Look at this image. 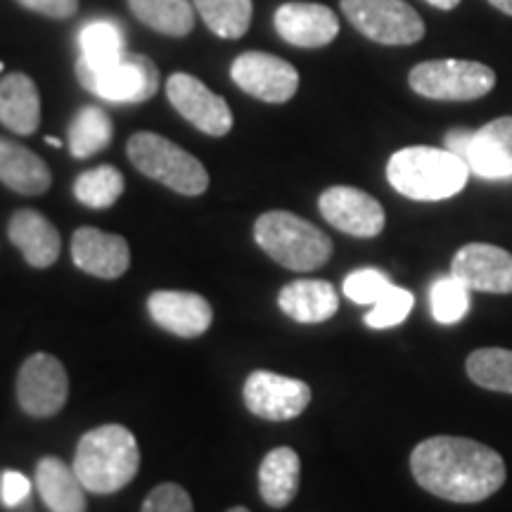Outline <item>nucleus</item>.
I'll return each mask as SVG.
<instances>
[{
    "label": "nucleus",
    "instance_id": "nucleus-1",
    "mask_svg": "<svg viewBox=\"0 0 512 512\" xmlns=\"http://www.w3.org/2000/svg\"><path fill=\"white\" fill-rule=\"evenodd\" d=\"M422 489L451 503H482L505 484V463L491 446L465 437H430L411 453Z\"/></svg>",
    "mask_w": 512,
    "mask_h": 512
},
{
    "label": "nucleus",
    "instance_id": "nucleus-2",
    "mask_svg": "<svg viewBox=\"0 0 512 512\" xmlns=\"http://www.w3.org/2000/svg\"><path fill=\"white\" fill-rule=\"evenodd\" d=\"M72 467L86 491L117 494L138 475V441L124 425L95 427L81 437Z\"/></svg>",
    "mask_w": 512,
    "mask_h": 512
},
{
    "label": "nucleus",
    "instance_id": "nucleus-3",
    "mask_svg": "<svg viewBox=\"0 0 512 512\" xmlns=\"http://www.w3.org/2000/svg\"><path fill=\"white\" fill-rule=\"evenodd\" d=\"M387 178L408 200L439 202L458 195L470 178V166L446 147H403L387 164Z\"/></svg>",
    "mask_w": 512,
    "mask_h": 512
},
{
    "label": "nucleus",
    "instance_id": "nucleus-4",
    "mask_svg": "<svg viewBox=\"0 0 512 512\" xmlns=\"http://www.w3.org/2000/svg\"><path fill=\"white\" fill-rule=\"evenodd\" d=\"M254 240L290 271H316L332 256V240L292 211H266L254 223Z\"/></svg>",
    "mask_w": 512,
    "mask_h": 512
},
{
    "label": "nucleus",
    "instance_id": "nucleus-5",
    "mask_svg": "<svg viewBox=\"0 0 512 512\" xmlns=\"http://www.w3.org/2000/svg\"><path fill=\"white\" fill-rule=\"evenodd\" d=\"M128 159L140 174L166 185L178 195L197 197L209 188V174L200 159L159 133H133L128 140Z\"/></svg>",
    "mask_w": 512,
    "mask_h": 512
},
{
    "label": "nucleus",
    "instance_id": "nucleus-6",
    "mask_svg": "<svg viewBox=\"0 0 512 512\" xmlns=\"http://www.w3.org/2000/svg\"><path fill=\"white\" fill-rule=\"evenodd\" d=\"M76 76L88 93L107 102H138L152 100L159 91V69L150 57L124 50L110 62H88L79 57Z\"/></svg>",
    "mask_w": 512,
    "mask_h": 512
},
{
    "label": "nucleus",
    "instance_id": "nucleus-7",
    "mask_svg": "<svg viewBox=\"0 0 512 512\" xmlns=\"http://www.w3.org/2000/svg\"><path fill=\"white\" fill-rule=\"evenodd\" d=\"M408 83L422 98L467 102L494 91L496 72L472 60H430L411 69Z\"/></svg>",
    "mask_w": 512,
    "mask_h": 512
},
{
    "label": "nucleus",
    "instance_id": "nucleus-8",
    "mask_svg": "<svg viewBox=\"0 0 512 512\" xmlns=\"http://www.w3.org/2000/svg\"><path fill=\"white\" fill-rule=\"evenodd\" d=\"M342 12L370 41L411 46L425 36V24L406 0H342Z\"/></svg>",
    "mask_w": 512,
    "mask_h": 512
},
{
    "label": "nucleus",
    "instance_id": "nucleus-9",
    "mask_svg": "<svg viewBox=\"0 0 512 512\" xmlns=\"http://www.w3.org/2000/svg\"><path fill=\"white\" fill-rule=\"evenodd\" d=\"M69 396L67 370L55 356L34 354L22 363L17 375V401L31 418L60 413Z\"/></svg>",
    "mask_w": 512,
    "mask_h": 512
},
{
    "label": "nucleus",
    "instance_id": "nucleus-10",
    "mask_svg": "<svg viewBox=\"0 0 512 512\" xmlns=\"http://www.w3.org/2000/svg\"><path fill=\"white\" fill-rule=\"evenodd\" d=\"M242 396H245V406L256 418L285 422L299 418L309 408L311 387L302 380L271 373V370H254L247 377Z\"/></svg>",
    "mask_w": 512,
    "mask_h": 512
},
{
    "label": "nucleus",
    "instance_id": "nucleus-11",
    "mask_svg": "<svg viewBox=\"0 0 512 512\" xmlns=\"http://www.w3.org/2000/svg\"><path fill=\"white\" fill-rule=\"evenodd\" d=\"M166 95L174 110L207 136L221 138L233 128V112L228 102L209 91L197 76L183 72L171 74L166 81Z\"/></svg>",
    "mask_w": 512,
    "mask_h": 512
},
{
    "label": "nucleus",
    "instance_id": "nucleus-12",
    "mask_svg": "<svg viewBox=\"0 0 512 512\" xmlns=\"http://www.w3.org/2000/svg\"><path fill=\"white\" fill-rule=\"evenodd\" d=\"M230 76L252 98L273 102V105L287 102L299 88V72L290 62H285L283 57L259 53V50H249L235 57Z\"/></svg>",
    "mask_w": 512,
    "mask_h": 512
},
{
    "label": "nucleus",
    "instance_id": "nucleus-13",
    "mask_svg": "<svg viewBox=\"0 0 512 512\" xmlns=\"http://www.w3.org/2000/svg\"><path fill=\"white\" fill-rule=\"evenodd\" d=\"M318 209L323 219L332 228L354 238H375L384 228V209L368 192L349 188V185H335L320 195Z\"/></svg>",
    "mask_w": 512,
    "mask_h": 512
},
{
    "label": "nucleus",
    "instance_id": "nucleus-14",
    "mask_svg": "<svg viewBox=\"0 0 512 512\" xmlns=\"http://www.w3.org/2000/svg\"><path fill=\"white\" fill-rule=\"evenodd\" d=\"M451 275L470 292L512 294V254L486 242H470L453 256Z\"/></svg>",
    "mask_w": 512,
    "mask_h": 512
},
{
    "label": "nucleus",
    "instance_id": "nucleus-15",
    "mask_svg": "<svg viewBox=\"0 0 512 512\" xmlns=\"http://www.w3.org/2000/svg\"><path fill=\"white\" fill-rule=\"evenodd\" d=\"M74 264L83 273L102 280H117L131 266V249L121 235L100 228H79L72 238Z\"/></svg>",
    "mask_w": 512,
    "mask_h": 512
},
{
    "label": "nucleus",
    "instance_id": "nucleus-16",
    "mask_svg": "<svg viewBox=\"0 0 512 512\" xmlns=\"http://www.w3.org/2000/svg\"><path fill=\"white\" fill-rule=\"evenodd\" d=\"M147 311L159 328L178 337H200L214 320L211 304L195 292H152L147 299Z\"/></svg>",
    "mask_w": 512,
    "mask_h": 512
},
{
    "label": "nucleus",
    "instance_id": "nucleus-17",
    "mask_svg": "<svg viewBox=\"0 0 512 512\" xmlns=\"http://www.w3.org/2000/svg\"><path fill=\"white\" fill-rule=\"evenodd\" d=\"M275 31L290 46L323 48L339 34V19L328 5L285 3L275 12Z\"/></svg>",
    "mask_w": 512,
    "mask_h": 512
},
{
    "label": "nucleus",
    "instance_id": "nucleus-18",
    "mask_svg": "<svg viewBox=\"0 0 512 512\" xmlns=\"http://www.w3.org/2000/svg\"><path fill=\"white\" fill-rule=\"evenodd\" d=\"M465 164L486 181L512 178V117L494 119L472 133Z\"/></svg>",
    "mask_w": 512,
    "mask_h": 512
},
{
    "label": "nucleus",
    "instance_id": "nucleus-19",
    "mask_svg": "<svg viewBox=\"0 0 512 512\" xmlns=\"http://www.w3.org/2000/svg\"><path fill=\"white\" fill-rule=\"evenodd\" d=\"M8 238L24 254L29 266L48 268L60 256L62 238L46 216L34 209H19L8 223Z\"/></svg>",
    "mask_w": 512,
    "mask_h": 512
},
{
    "label": "nucleus",
    "instance_id": "nucleus-20",
    "mask_svg": "<svg viewBox=\"0 0 512 512\" xmlns=\"http://www.w3.org/2000/svg\"><path fill=\"white\" fill-rule=\"evenodd\" d=\"M278 306L297 323H325L339 309V294L328 280L302 278L280 290Z\"/></svg>",
    "mask_w": 512,
    "mask_h": 512
},
{
    "label": "nucleus",
    "instance_id": "nucleus-21",
    "mask_svg": "<svg viewBox=\"0 0 512 512\" xmlns=\"http://www.w3.org/2000/svg\"><path fill=\"white\" fill-rule=\"evenodd\" d=\"M0 124L17 136H31L41 124V95L27 74H8L0 81Z\"/></svg>",
    "mask_w": 512,
    "mask_h": 512
},
{
    "label": "nucleus",
    "instance_id": "nucleus-22",
    "mask_svg": "<svg viewBox=\"0 0 512 512\" xmlns=\"http://www.w3.org/2000/svg\"><path fill=\"white\" fill-rule=\"evenodd\" d=\"M0 183L19 195H43L53 176L36 152L10 138H0Z\"/></svg>",
    "mask_w": 512,
    "mask_h": 512
},
{
    "label": "nucleus",
    "instance_id": "nucleus-23",
    "mask_svg": "<svg viewBox=\"0 0 512 512\" xmlns=\"http://www.w3.org/2000/svg\"><path fill=\"white\" fill-rule=\"evenodd\" d=\"M36 489L50 512H86V486L60 458L48 456L38 463Z\"/></svg>",
    "mask_w": 512,
    "mask_h": 512
},
{
    "label": "nucleus",
    "instance_id": "nucleus-24",
    "mask_svg": "<svg viewBox=\"0 0 512 512\" xmlns=\"http://www.w3.org/2000/svg\"><path fill=\"white\" fill-rule=\"evenodd\" d=\"M299 475H302V460L290 446H278L259 467V494L271 508H285L297 498Z\"/></svg>",
    "mask_w": 512,
    "mask_h": 512
},
{
    "label": "nucleus",
    "instance_id": "nucleus-25",
    "mask_svg": "<svg viewBox=\"0 0 512 512\" xmlns=\"http://www.w3.org/2000/svg\"><path fill=\"white\" fill-rule=\"evenodd\" d=\"M128 8L145 27L166 36H188L195 27L190 0H128Z\"/></svg>",
    "mask_w": 512,
    "mask_h": 512
},
{
    "label": "nucleus",
    "instance_id": "nucleus-26",
    "mask_svg": "<svg viewBox=\"0 0 512 512\" xmlns=\"http://www.w3.org/2000/svg\"><path fill=\"white\" fill-rule=\"evenodd\" d=\"M112 133V119L102 107H81L72 124H69V152L76 159L98 155L100 150H105L112 143Z\"/></svg>",
    "mask_w": 512,
    "mask_h": 512
},
{
    "label": "nucleus",
    "instance_id": "nucleus-27",
    "mask_svg": "<svg viewBox=\"0 0 512 512\" xmlns=\"http://www.w3.org/2000/svg\"><path fill=\"white\" fill-rule=\"evenodd\" d=\"M467 377L491 392L512 394V351L510 349H477L465 361Z\"/></svg>",
    "mask_w": 512,
    "mask_h": 512
},
{
    "label": "nucleus",
    "instance_id": "nucleus-28",
    "mask_svg": "<svg viewBox=\"0 0 512 512\" xmlns=\"http://www.w3.org/2000/svg\"><path fill=\"white\" fill-rule=\"evenodd\" d=\"M204 24L221 38H240L252 24V0H192Z\"/></svg>",
    "mask_w": 512,
    "mask_h": 512
},
{
    "label": "nucleus",
    "instance_id": "nucleus-29",
    "mask_svg": "<svg viewBox=\"0 0 512 512\" xmlns=\"http://www.w3.org/2000/svg\"><path fill=\"white\" fill-rule=\"evenodd\" d=\"M124 192V176L117 166L102 164L91 171H83L74 183V197L91 209H107Z\"/></svg>",
    "mask_w": 512,
    "mask_h": 512
},
{
    "label": "nucleus",
    "instance_id": "nucleus-30",
    "mask_svg": "<svg viewBox=\"0 0 512 512\" xmlns=\"http://www.w3.org/2000/svg\"><path fill=\"white\" fill-rule=\"evenodd\" d=\"M432 316L441 325L460 323L470 311V290L456 275H441L430 290Z\"/></svg>",
    "mask_w": 512,
    "mask_h": 512
},
{
    "label": "nucleus",
    "instance_id": "nucleus-31",
    "mask_svg": "<svg viewBox=\"0 0 512 512\" xmlns=\"http://www.w3.org/2000/svg\"><path fill=\"white\" fill-rule=\"evenodd\" d=\"M81 57L88 62H110L124 53L121 31L112 22H91L81 29L79 36Z\"/></svg>",
    "mask_w": 512,
    "mask_h": 512
},
{
    "label": "nucleus",
    "instance_id": "nucleus-32",
    "mask_svg": "<svg viewBox=\"0 0 512 512\" xmlns=\"http://www.w3.org/2000/svg\"><path fill=\"white\" fill-rule=\"evenodd\" d=\"M415 304L413 294L406 290V287H392L380 302L373 304V309L366 313V325L373 330H387L394 328V325L403 323L408 318Z\"/></svg>",
    "mask_w": 512,
    "mask_h": 512
},
{
    "label": "nucleus",
    "instance_id": "nucleus-33",
    "mask_svg": "<svg viewBox=\"0 0 512 512\" xmlns=\"http://www.w3.org/2000/svg\"><path fill=\"white\" fill-rule=\"evenodd\" d=\"M392 287H394L392 280H389L382 271H377V268H361V271H354L351 275H347L342 290L351 302L373 306L380 302Z\"/></svg>",
    "mask_w": 512,
    "mask_h": 512
},
{
    "label": "nucleus",
    "instance_id": "nucleus-34",
    "mask_svg": "<svg viewBox=\"0 0 512 512\" xmlns=\"http://www.w3.org/2000/svg\"><path fill=\"white\" fill-rule=\"evenodd\" d=\"M140 512H195V508H192V498L183 486L166 482L150 491Z\"/></svg>",
    "mask_w": 512,
    "mask_h": 512
},
{
    "label": "nucleus",
    "instance_id": "nucleus-35",
    "mask_svg": "<svg viewBox=\"0 0 512 512\" xmlns=\"http://www.w3.org/2000/svg\"><path fill=\"white\" fill-rule=\"evenodd\" d=\"M31 494V482L22 472L17 470H5L0 475V501H3L5 508H17L27 501Z\"/></svg>",
    "mask_w": 512,
    "mask_h": 512
},
{
    "label": "nucleus",
    "instance_id": "nucleus-36",
    "mask_svg": "<svg viewBox=\"0 0 512 512\" xmlns=\"http://www.w3.org/2000/svg\"><path fill=\"white\" fill-rule=\"evenodd\" d=\"M17 3L22 8L53 19H67L79 10V0H17Z\"/></svg>",
    "mask_w": 512,
    "mask_h": 512
},
{
    "label": "nucleus",
    "instance_id": "nucleus-37",
    "mask_svg": "<svg viewBox=\"0 0 512 512\" xmlns=\"http://www.w3.org/2000/svg\"><path fill=\"white\" fill-rule=\"evenodd\" d=\"M472 133H475V131H470V128H453V131H448L446 138H444L446 150L453 152V155L460 157L465 162L467 150H470Z\"/></svg>",
    "mask_w": 512,
    "mask_h": 512
},
{
    "label": "nucleus",
    "instance_id": "nucleus-38",
    "mask_svg": "<svg viewBox=\"0 0 512 512\" xmlns=\"http://www.w3.org/2000/svg\"><path fill=\"white\" fill-rule=\"evenodd\" d=\"M425 3H430L439 10H453V8H458L460 0H425Z\"/></svg>",
    "mask_w": 512,
    "mask_h": 512
},
{
    "label": "nucleus",
    "instance_id": "nucleus-39",
    "mask_svg": "<svg viewBox=\"0 0 512 512\" xmlns=\"http://www.w3.org/2000/svg\"><path fill=\"white\" fill-rule=\"evenodd\" d=\"M489 3L494 5L496 10H501V12H505V15L512 17V0H489Z\"/></svg>",
    "mask_w": 512,
    "mask_h": 512
},
{
    "label": "nucleus",
    "instance_id": "nucleus-40",
    "mask_svg": "<svg viewBox=\"0 0 512 512\" xmlns=\"http://www.w3.org/2000/svg\"><path fill=\"white\" fill-rule=\"evenodd\" d=\"M46 143H48V145H53V147H62V140H57V138H50V136L46 138Z\"/></svg>",
    "mask_w": 512,
    "mask_h": 512
},
{
    "label": "nucleus",
    "instance_id": "nucleus-41",
    "mask_svg": "<svg viewBox=\"0 0 512 512\" xmlns=\"http://www.w3.org/2000/svg\"><path fill=\"white\" fill-rule=\"evenodd\" d=\"M228 512H249L247 508H242V505H238V508H230Z\"/></svg>",
    "mask_w": 512,
    "mask_h": 512
}]
</instances>
